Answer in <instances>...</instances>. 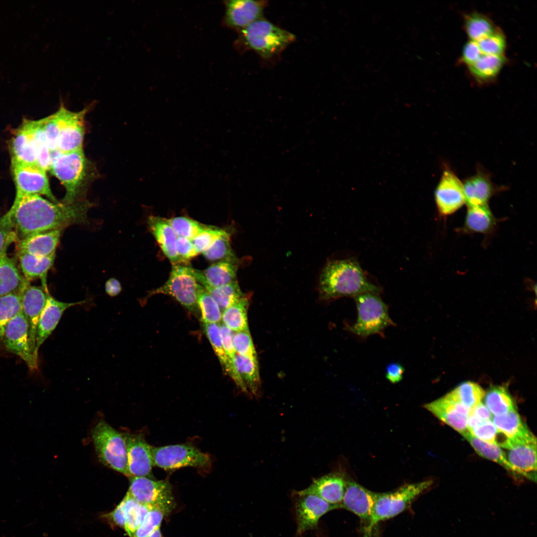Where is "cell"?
Returning a JSON list of instances; mask_svg holds the SVG:
<instances>
[{"label":"cell","instance_id":"6da1fadb","mask_svg":"<svg viewBox=\"0 0 537 537\" xmlns=\"http://www.w3.org/2000/svg\"><path fill=\"white\" fill-rule=\"evenodd\" d=\"M91 206L86 199L65 204L41 195H23L15 196L8 211L18 241L35 233L86 223Z\"/></svg>","mask_w":537,"mask_h":537},{"label":"cell","instance_id":"7a4b0ae2","mask_svg":"<svg viewBox=\"0 0 537 537\" xmlns=\"http://www.w3.org/2000/svg\"><path fill=\"white\" fill-rule=\"evenodd\" d=\"M319 286L320 295L326 300L354 297L367 292L379 294L381 290L369 280L358 263L353 259L328 262L321 273Z\"/></svg>","mask_w":537,"mask_h":537},{"label":"cell","instance_id":"3957f363","mask_svg":"<svg viewBox=\"0 0 537 537\" xmlns=\"http://www.w3.org/2000/svg\"><path fill=\"white\" fill-rule=\"evenodd\" d=\"M51 173L61 182L66 190L62 200L70 204L85 199L87 185L91 179V164L83 149L62 153L51 152Z\"/></svg>","mask_w":537,"mask_h":537},{"label":"cell","instance_id":"277c9868","mask_svg":"<svg viewBox=\"0 0 537 537\" xmlns=\"http://www.w3.org/2000/svg\"><path fill=\"white\" fill-rule=\"evenodd\" d=\"M433 481L406 484L389 492L377 493L368 526L373 529L378 523L393 518L408 509L413 501L428 490Z\"/></svg>","mask_w":537,"mask_h":537},{"label":"cell","instance_id":"5b68a950","mask_svg":"<svg viewBox=\"0 0 537 537\" xmlns=\"http://www.w3.org/2000/svg\"><path fill=\"white\" fill-rule=\"evenodd\" d=\"M242 36L249 48L264 58L278 54L295 38L292 33L262 18L243 28Z\"/></svg>","mask_w":537,"mask_h":537},{"label":"cell","instance_id":"8992f818","mask_svg":"<svg viewBox=\"0 0 537 537\" xmlns=\"http://www.w3.org/2000/svg\"><path fill=\"white\" fill-rule=\"evenodd\" d=\"M357 310V321L348 327L350 332L361 338L382 334L387 327L394 326L388 307L378 294L363 293L354 297Z\"/></svg>","mask_w":537,"mask_h":537},{"label":"cell","instance_id":"52a82bcc","mask_svg":"<svg viewBox=\"0 0 537 537\" xmlns=\"http://www.w3.org/2000/svg\"><path fill=\"white\" fill-rule=\"evenodd\" d=\"M92 436L100 461L127 476V450L124 435L102 421L93 429Z\"/></svg>","mask_w":537,"mask_h":537},{"label":"cell","instance_id":"ba28073f","mask_svg":"<svg viewBox=\"0 0 537 537\" xmlns=\"http://www.w3.org/2000/svg\"><path fill=\"white\" fill-rule=\"evenodd\" d=\"M199 284L194 275L193 268L175 264L172 266L167 281L149 295H170L191 312L197 314L196 295Z\"/></svg>","mask_w":537,"mask_h":537},{"label":"cell","instance_id":"9c48e42d","mask_svg":"<svg viewBox=\"0 0 537 537\" xmlns=\"http://www.w3.org/2000/svg\"><path fill=\"white\" fill-rule=\"evenodd\" d=\"M129 478L127 492L138 502L159 509L165 515L174 509L175 502L172 486L168 481L155 480L143 476Z\"/></svg>","mask_w":537,"mask_h":537},{"label":"cell","instance_id":"30bf717a","mask_svg":"<svg viewBox=\"0 0 537 537\" xmlns=\"http://www.w3.org/2000/svg\"><path fill=\"white\" fill-rule=\"evenodd\" d=\"M152 457L154 466L166 470L187 466L205 468L210 464L208 454L184 444L153 447Z\"/></svg>","mask_w":537,"mask_h":537},{"label":"cell","instance_id":"8fae6325","mask_svg":"<svg viewBox=\"0 0 537 537\" xmlns=\"http://www.w3.org/2000/svg\"><path fill=\"white\" fill-rule=\"evenodd\" d=\"M295 520L297 524L296 535L315 530L321 518L339 507L326 502L312 494H301L298 491L292 493Z\"/></svg>","mask_w":537,"mask_h":537},{"label":"cell","instance_id":"7c38bea8","mask_svg":"<svg viewBox=\"0 0 537 537\" xmlns=\"http://www.w3.org/2000/svg\"><path fill=\"white\" fill-rule=\"evenodd\" d=\"M3 344L4 351L21 358L31 371L38 370V358L34 356L31 350L28 326L22 311L15 315L7 325Z\"/></svg>","mask_w":537,"mask_h":537},{"label":"cell","instance_id":"4fadbf2b","mask_svg":"<svg viewBox=\"0 0 537 537\" xmlns=\"http://www.w3.org/2000/svg\"><path fill=\"white\" fill-rule=\"evenodd\" d=\"M11 171L15 196L44 195L53 202H59L52 193L46 171L37 165L11 164Z\"/></svg>","mask_w":537,"mask_h":537},{"label":"cell","instance_id":"5bb4252c","mask_svg":"<svg viewBox=\"0 0 537 537\" xmlns=\"http://www.w3.org/2000/svg\"><path fill=\"white\" fill-rule=\"evenodd\" d=\"M57 111L60 119V132L57 151L65 153L83 149L84 119L87 109L74 112L61 104Z\"/></svg>","mask_w":537,"mask_h":537},{"label":"cell","instance_id":"9a60e30c","mask_svg":"<svg viewBox=\"0 0 537 537\" xmlns=\"http://www.w3.org/2000/svg\"><path fill=\"white\" fill-rule=\"evenodd\" d=\"M435 201L440 215L447 216L465 203L463 183L450 169L446 168L435 190Z\"/></svg>","mask_w":537,"mask_h":537},{"label":"cell","instance_id":"2e32d148","mask_svg":"<svg viewBox=\"0 0 537 537\" xmlns=\"http://www.w3.org/2000/svg\"><path fill=\"white\" fill-rule=\"evenodd\" d=\"M127 456L128 477H150L153 464L152 446L141 434H124Z\"/></svg>","mask_w":537,"mask_h":537},{"label":"cell","instance_id":"e0dca14e","mask_svg":"<svg viewBox=\"0 0 537 537\" xmlns=\"http://www.w3.org/2000/svg\"><path fill=\"white\" fill-rule=\"evenodd\" d=\"M377 495L355 481L346 480L340 508L355 514L367 527Z\"/></svg>","mask_w":537,"mask_h":537},{"label":"cell","instance_id":"ac0fdd59","mask_svg":"<svg viewBox=\"0 0 537 537\" xmlns=\"http://www.w3.org/2000/svg\"><path fill=\"white\" fill-rule=\"evenodd\" d=\"M49 294L48 289L43 287L29 285L24 289L22 295L21 311L28 324L31 350L37 358H38V352L36 348L37 327Z\"/></svg>","mask_w":537,"mask_h":537},{"label":"cell","instance_id":"d6986e66","mask_svg":"<svg viewBox=\"0 0 537 537\" xmlns=\"http://www.w3.org/2000/svg\"><path fill=\"white\" fill-rule=\"evenodd\" d=\"M424 407L459 434L468 431L467 418L471 409L463 404L445 395L425 404Z\"/></svg>","mask_w":537,"mask_h":537},{"label":"cell","instance_id":"ffe728a7","mask_svg":"<svg viewBox=\"0 0 537 537\" xmlns=\"http://www.w3.org/2000/svg\"><path fill=\"white\" fill-rule=\"evenodd\" d=\"M267 4L264 0H228L226 3V22L231 27L243 29L262 18Z\"/></svg>","mask_w":537,"mask_h":537},{"label":"cell","instance_id":"44dd1931","mask_svg":"<svg viewBox=\"0 0 537 537\" xmlns=\"http://www.w3.org/2000/svg\"><path fill=\"white\" fill-rule=\"evenodd\" d=\"M85 302L83 300L77 302H64L58 300L49 294L37 327L36 348L38 352L41 346L56 328L65 311L71 307L82 304Z\"/></svg>","mask_w":537,"mask_h":537},{"label":"cell","instance_id":"7402d4cb","mask_svg":"<svg viewBox=\"0 0 537 537\" xmlns=\"http://www.w3.org/2000/svg\"><path fill=\"white\" fill-rule=\"evenodd\" d=\"M506 456L518 474L536 481L537 440L513 444Z\"/></svg>","mask_w":537,"mask_h":537},{"label":"cell","instance_id":"603a6c76","mask_svg":"<svg viewBox=\"0 0 537 537\" xmlns=\"http://www.w3.org/2000/svg\"><path fill=\"white\" fill-rule=\"evenodd\" d=\"M346 480L339 473H331L314 479L306 489L298 491L301 494L317 496L326 502L340 508Z\"/></svg>","mask_w":537,"mask_h":537},{"label":"cell","instance_id":"cb8c5ba5","mask_svg":"<svg viewBox=\"0 0 537 537\" xmlns=\"http://www.w3.org/2000/svg\"><path fill=\"white\" fill-rule=\"evenodd\" d=\"M63 229L37 233L17 241V253L28 254L40 257L55 254Z\"/></svg>","mask_w":537,"mask_h":537},{"label":"cell","instance_id":"d4e9b609","mask_svg":"<svg viewBox=\"0 0 537 537\" xmlns=\"http://www.w3.org/2000/svg\"><path fill=\"white\" fill-rule=\"evenodd\" d=\"M465 203L468 207L487 205L497 191L488 174L482 170L466 179L463 183Z\"/></svg>","mask_w":537,"mask_h":537},{"label":"cell","instance_id":"484cf974","mask_svg":"<svg viewBox=\"0 0 537 537\" xmlns=\"http://www.w3.org/2000/svg\"><path fill=\"white\" fill-rule=\"evenodd\" d=\"M150 231L164 255L174 265L181 263L176 250L178 236L165 218L154 215L147 220Z\"/></svg>","mask_w":537,"mask_h":537},{"label":"cell","instance_id":"4316f807","mask_svg":"<svg viewBox=\"0 0 537 537\" xmlns=\"http://www.w3.org/2000/svg\"><path fill=\"white\" fill-rule=\"evenodd\" d=\"M237 269L236 260H223L212 264L202 271L193 268V273L200 285L217 287L236 280Z\"/></svg>","mask_w":537,"mask_h":537},{"label":"cell","instance_id":"83f0119b","mask_svg":"<svg viewBox=\"0 0 537 537\" xmlns=\"http://www.w3.org/2000/svg\"><path fill=\"white\" fill-rule=\"evenodd\" d=\"M492 421L497 429L509 440L510 447L511 444L518 442L536 440L516 409L501 415L493 416Z\"/></svg>","mask_w":537,"mask_h":537},{"label":"cell","instance_id":"f1b7e54d","mask_svg":"<svg viewBox=\"0 0 537 537\" xmlns=\"http://www.w3.org/2000/svg\"><path fill=\"white\" fill-rule=\"evenodd\" d=\"M9 147L11 164L37 165L34 141L24 121L15 132Z\"/></svg>","mask_w":537,"mask_h":537},{"label":"cell","instance_id":"f546056e","mask_svg":"<svg viewBox=\"0 0 537 537\" xmlns=\"http://www.w3.org/2000/svg\"><path fill=\"white\" fill-rule=\"evenodd\" d=\"M203 328L224 370L243 392L248 393V391L237 371L234 360L228 356L223 347L219 324L203 323Z\"/></svg>","mask_w":537,"mask_h":537},{"label":"cell","instance_id":"4dcf8cb0","mask_svg":"<svg viewBox=\"0 0 537 537\" xmlns=\"http://www.w3.org/2000/svg\"><path fill=\"white\" fill-rule=\"evenodd\" d=\"M30 285L19 271L15 261L6 255L0 259V297L22 292Z\"/></svg>","mask_w":537,"mask_h":537},{"label":"cell","instance_id":"1f68e13d","mask_svg":"<svg viewBox=\"0 0 537 537\" xmlns=\"http://www.w3.org/2000/svg\"><path fill=\"white\" fill-rule=\"evenodd\" d=\"M20 270L24 278L30 281L41 278L42 287L47 289L46 277L53 265L55 254L48 257H37L25 253H17Z\"/></svg>","mask_w":537,"mask_h":537},{"label":"cell","instance_id":"d6a6232c","mask_svg":"<svg viewBox=\"0 0 537 537\" xmlns=\"http://www.w3.org/2000/svg\"><path fill=\"white\" fill-rule=\"evenodd\" d=\"M497 220L488 205L468 207L462 230L468 233L487 234L496 227Z\"/></svg>","mask_w":537,"mask_h":537},{"label":"cell","instance_id":"836d02e7","mask_svg":"<svg viewBox=\"0 0 537 537\" xmlns=\"http://www.w3.org/2000/svg\"><path fill=\"white\" fill-rule=\"evenodd\" d=\"M505 61L504 56L482 54L478 60L468 67L470 74L477 82L485 83L496 78Z\"/></svg>","mask_w":537,"mask_h":537},{"label":"cell","instance_id":"e575fe53","mask_svg":"<svg viewBox=\"0 0 537 537\" xmlns=\"http://www.w3.org/2000/svg\"><path fill=\"white\" fill-rule=\"evenodd\" d=\"M34 141L37 154V166L46 171L49 170L51 161V152L48 147L44 130V120H24Z\"/></svg>","mask_w":537,"mask_h":537},{"label":"cell","instance_id":"d590c367","mask_svg":"<svg viewBox=\"0 0 537 537\" xmlns=\"http://www.w3.org/2000/svg\"><path fill=\"white\" fill-rule=\"evenodd\" d=\"M480 456L492 460L515 475L518 474L516 469L508 461L501 448L483 442L472 435L468 431L461 434Z\"/></svg>","mask_w":537,"mask_h":537},{"label":"cell","instance_id":"8d00e7d4","mask_svg":"<svg viewBox=\"0 0 537 537\" xmlns=\"http://www.w3.org/2000/svg\"><path fill=\"white\" fill-rule=\"evenodd\" d=\"M249 301L243 297L238 302L222 311V324L234 332L250 331L247 312Z\"/></svg>","mask_w":537,"mask_h":537},{"label":"cell","instance_id":"74e56055","mask_svg":"<svg viewBox=\"0 0 537 537\" xmlns=\"http://www.w3.org/2000/svg\"><path fill=\"white\" fill-rule=\"evenodd\" d=\"M22 293H12L0 297V355L4 351L3 342L6 327L21 311Z\"/></svg>","mask_w":537,"mask_h":537},{"label":"cell","instance_id":"f35d334b","mask_svg":"<svg viewBox=\"0 0 537 537\" xmlns=\"http://www.w3.org/2000/svg\"><path fill=\"white\" fill-rule=\"evenodd\" d=\"M464 24L470 40L476 42L490 35L497 29L488 16L476 12L465 15Z\"/></svg>","mask_w":537,"mask_h":537},{"label":"cell","instance_id":"ab89813d","mask_svg":"<svg viewBox=\"0 0 537 537\" xmlns=\"http://www.w3.org/2000/svg\"><path fill=\"white\" fill-rule=\"evenodd\" d=\"M485 405L493 416L504 414L516 409L514 402L505 387H492L484 395Z\"/></svg>","mask_w":537,"mask_h":537},{"label":"cell","instance_id":"60d3db41","mask_svg":"<svg viewBox=\"0 0 537 537\" xmlns=\"http://www.w3.org/2000/svg\"><path fill=\"white\" fill-rule=\"evenodd\" d=\"M485 392L476 383L466 381L460 383L445 396L472 409L481 402Z\"/></svg>","mask_w":537,"mask_h":537},{"label":"cell","instance_id":"b9f144b4","mask_svg":"<svg viewBox=\"0 0 537 537\" xmlns=\"http://www.w3.org/2000/svg\"><path fill=\"white\" fill-rule=\"evenodd\" d=\"M123 500L125 505L126 524L125 530L132 537L134 533L144 521L152 507L141 504L127 492Z\"/></svg>","mask_w":537,"mask_h":537},{"label":"cell","instance_id":"7bdbcfd3","mask_svg":"<svg viewBox=\"0 0 537 537\" xmlns=\"http://www.w3.org/2000/svg\"><path fill=\"white\" fill-rule=\"evenodd\" d=\"M237 371L248 391L254 395L258 392L260 378L258 360L236 354L234 359Z\"/></svg>","mask_w":537,"mask_h":537},{"label":"cell","instance_id":"ee69618b","mask_svg":"<svg viewBox=\"0 0 537 537\" xmlns=\"http://www.w3.org/2000/svg\"><path fill=\"white\" fill-rule=\"evenodd\" d=\"M202 286L217 302L221 311L235 304L245 296L237 280L217 287L207 285Z\"/></svg>","mask_w":537,"mask_h":537},{"label":"cell","instance_id":"f6af8a7d","mask_svg":"<svg viewBox=\"0 0 537 537\" xmlns=\"http://www.w3.org/2000/svg\"><path fill=\"white\" fill-rule=\"evenodd\" d=\"M196 302L202 323L219 324L221 322L222 311L220 307L200 284L197 291Z\"/></svg>","mask_w":537,"mask_h":537},{"label":"cell","instance_id":"bcb514c9","mask_svg":"<svg viewBox=\"0 0 537 537\" xmlns=\"http://www.w3.org/2000/svg\"><path fill=\"white\" fill-rule=\"evenodd\" d=\"M178 237L190 240L205 230L207 226L186 216L166 219Z\"/></svg>","mask_w":537,"mask_h":537},{"label":"cell","instance_id":"7dc6e473","mask_svg":"<svg viewBox=\"0 0 537 537\" xmlns=\"http://www.w3.org/2000/svg\"><path fill=\"white\" fill-rule=\"evenodd\" d=\"M230 240V234L226 231L203 252L202 255L210 261L236 260Z\"/></svg>","mask_w":537,"mask_h":537},{"label":"cell","instance_id":"c3c4849f","mask_svg":"<svg viewBox=\"0 0 537 537\" xmlns=\"http://www.w3.org/2000/svg\"><path fill=\"white\" fill-rule=\"evenodd\" d=\"M477 42L483 54L504 56L506 41L504 34L500 29L497 28L492 34Z\"/></svg>","mask_w":537,"mask_h":537},{"label":"cell","instance_id":"681fc988","mask_svg":"<svg viewBox=\"0 0 537 537\" xmlns=\"http://www.w3.org/2000/svg\"><path fill=\"white\" fill-rule=\"evenodd\" d=\"M233 343L236 354L258 360L257 353L250 331L233 333Z\"/></svg>","mask_w":537,"mask_h":537},{"label":"cell","instance_id":"f907efd6","mask_svg":"<svg viewBox=\"0 0 537 537\" xmlns=\"http://www.w3.org/2000/svg\"><path fill=\"white\" fill-rule=\"evenodd\" d=\"M165 516V514L159 509H151L132 537H149L157 529L160 527Z\"/></svg>","mask_w":537,"mask_h":537},{"label":"cell","instance_id":"816d5d0a","mask_svg":"<svg viewBox=\"0 0 537 537\" xmlns=\"http://www.w3.org/2000/svg\"><path fill=\"white\" fill-rule=\"evenodd\" d=\"M17 240L10 214L8 211L0 217V259L6 255L10 244Z\"/></svg>","mask_w":537,"mask_h":537},{"label":"cell","instance_id":"f5cc1de1","mask_svg":"<svg viewBox=\"0 0 537 537\" xmlns=\"http://www.w3.org/2000/svg\"><path fill=\"white\" fill-rule=\"evenodd\" d=\"M468 431L479 440L500 447L498 437L501 433L497 429L492 420L484 421Z\"/></svg>","mask_w":537,"mask_h":537},{"label":"cell","instance_id":"db71d44e","mask_svg":"<svg viewBox=\"0 0 537 537\" xmlns=\"http://www.w3.org/2000/svg\"><path fill=\"white\" fill-rule=\"evenodd\" d=\"M44 130L47 144L51 152L57 151V142L60 132V119L58 111L45 117Z\"/></svg>","mask_w":537,"mask_h":537},{"label":"cell","instance_id":"11a10c76","mask_svg":"<svg viewBox=\"0 0 537 537\" xmlns=\"http://www.w3.org/2000/svg\"><path fill=\"white\" fill-rule=\"evenodd\" d=\"M226 232V230L220 228L207 227L205 230L191 241L198 254L202 253Z\"/></svg>","mask_w":537,"mask_h":537},{"label":"cell","instance_id":"9f6ffc18","mask_svg":"<svg viewBox=\"0 0 537 537\" xmlns=\"http://www.w3.org/2000/svg\"><path fill=\"white\" fill-rule=\"evenodd\" d=\"M176 250L181 263L186 262L198 254L191 241L181 237H177Z\"/></svg>","mask_w":537,"mask_h":537},{"label":"cell","instance_id":"6f0895ef","mask_svg":"<svg viewBox=\"0 0 537 537\" xmlns=\"http://www.w3.org/2000/svg\"><path fill=\"white\" fill-rule=\"evenodd\" d=\"M482 54L477 42L469 40L463 48L461 61L469 66L478 60Z\"/></svg>","mask_w":537,"mask_h":537},{"label":"cell","instance_id":"680465c9","mask_svg":"<svg viewBox=\"0 0 537 537\" xmlns=\"http://www.w3.org/2000/svg\"><path fill=\"white\" fill-rule=\"evenodd\" d=\"M223 347L228 356L234 360L236 353L233 343V332L222 323L219 324Z\"/></svg>","mask_w":537,"mask_h":537},{"label":"cell","instance_id":"91938a15","mask_svg":"<svg viewBox=\"0 0 537 537\" xmlns=\"http://www.w3.org/2000/svg\"><path fill=\"white\" fill-rule=\"evenodd\" d=\"M405 371L403 366L398 362L389 363L386 367L385 376L392 383L400 382Z\"/></svg>","mask_w":537,"mask_h":537},{"label":"cell","instance_id":"94428289","mask_svg":"<svg viewBox=\"0 0 537 537\" xmlns=\"http://www.w3.org/2000/svg\"><path fill=\"white\" fill-rule=\"evenodd\" d=\"M113 523L125 529L126 520L124 501L123 500L110 514L107 515Z\"/></svg>","mask_w":537,"mask_h":537},{"label":"cell","instance_id":"6125c7cd","mask_svg":"<svg viewBox=\"0 0 537 537\" xmlns=\"http://www.w3.org/2000/svg\"><path fill=\"white\" fill-rule=\"evenodd\" d=\"M470 414L483 421L492 420L493 416L488 408L481 402L471 409Z\"/></svg>","mask_w":537,"mask_h":537},{"label":"cell","instance_id":"be15d7a7","mask_svg":"<svg viewBox=\"0 0 537 537\" xmlns=\"http://www.w3.org/2000/svg\"><path fill=\"white\" fill-rule=\"evenodd\" d=\"M105 289L108 295L113 297L120 293L122 287L120 282L117 279L111 278L106 282Z\"/></svg>","mask_w":537,"mask_h":537},{"label":"cell","instance_id":"e7e4bbea","mask_svg":"<svg viewBox=\"0 0 537 537\" xmlns=\"http://www.w3.org/2000/svg\"><path fill=\"white\" fill-rule=\"evenodd\" d=\"M373 529H369L364 528L363 530L362 537H373Z\"/></svg>","mask_w":537,"mask_h":537},{"label":"cell","instance_id":"03108f58","mask_svg":"<svg viewBox=\"0 0 537 537\" xmlns=\"http://www.w3.org/2000/svg\"><path fill=\"white\" fill-rule=\"evenodd\" d=\"M149 537H162L160 527L157 529Z\"/></svg>","mask_w":537,"mask_h":537}]
</instances>
